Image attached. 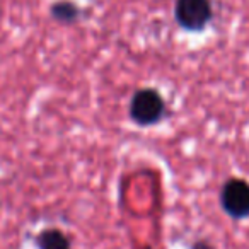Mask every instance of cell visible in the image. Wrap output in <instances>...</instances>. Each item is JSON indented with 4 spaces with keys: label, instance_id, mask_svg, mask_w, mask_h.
<instances>
[{
    "label": "cell",
    "instance_id": "1",
    "mask_svg": "<svg viewBox=\"0 0 249 249\" xmlns=\"http://www.w3.org/2000/svg\"><path fill=\"white\" fill-rule=\"evenodd\" d=\"M166 114V103L156 89L137 90L130 101V116L140 126H152Z\"/></svg>",
    "mask_w": 249,
    "mask_h": 249
},
{
    "label": "cell",
    "instance_id": "2",
    "mask_svg": "<svg viewBox=\"0 0 249 249\" xmlns=\"http://www.w3.org/2000/svg\"><path fill=\"white\" fill-rule=\"evenodd\" d=\"M210 0H178L174 18L186 31H201L212 19Z\"/></svg>",
    "mask_w": 249,
    "mask_h": 249
},
{
    "label": "cell",
    "instance_id": "3",
    "mask_svg": "<svg viewBox=\"0 0 249 249\" xmlns=\"http://www.w3.org/2000/svg\"><path fill=\"white\" fill-rule=\"evenodd\" d=\"M220 205L235 220L249 217V183L237 178L229 179L220 191Z\"/></svg>",
    "mask_w": 249,
    "mask_h": 249
},
{
    "label": "cell",
    "instance_id": "4",
    "mask_svg": "<svg viewBox=\"0 0 249 249\" xmlns=\"http://www.w3.org/2000/svg\"><path fill=\"white\" fill-rule=\"evenodd\" d=\"M39 249H70V239L60 229H45L36 239Z\"/></svg>",
    "mask_w": 249,
    "mask_h": 249
},
{
    "label": "cell",
    "instance_id": "5",
    "mask_svg": "<svg viewBox=\"0 0 249 249\" xmlns=\"http://www.w3.org/2000/svg\"><path fill=\"white\" fill-rule=\"evenodd\" d=\"M52 16L62 22H73L79 19V9L72 2H58L52 7Z\"/></svg>",
    "mask_w": 249,
    "mask_h": 249
},
{
    "label": "cell",
    "instance_id": "6",
    "mask_svg": "<svg viewBox=\"0 0 249 249\" xmlns=\"http://www.w3.org/2000/svg\"><path fill=\"white\" fill-rule=\"evenodd\" d=\"M193 248H195V249H212V246L205 244V242H198V244H195Z\"/></svg>",
    "mask_w": 249,
    "mask_h": 249
}]
</instances>
